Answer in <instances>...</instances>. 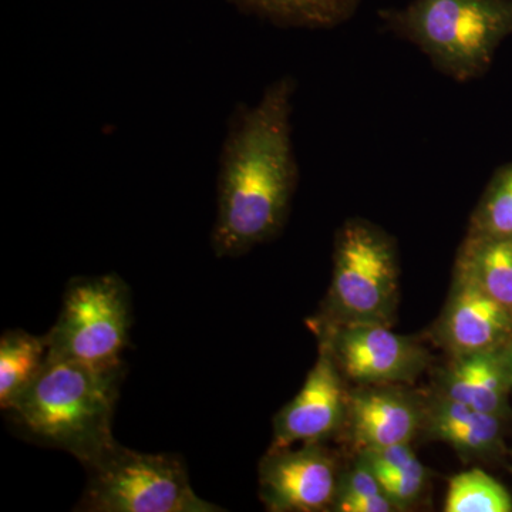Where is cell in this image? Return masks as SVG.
Instances as JSON below:
<instances>
[{
	"label": "cell",
	"mask_w": 512,
	"mask_h": 512,
	"mask_svg": "<svg viewBox=\"0 0 512 512\" xmlns=\"http://www.w3.org/2000/svg\"><path fill=\"white\" fill-rule=\"evenodd\" d=\"M295 86L291 76L281 77L232 120L222 147L211 235L218 258L247 254L284 227L298 185L292 140Z\"/></svg>",
	"instance_id": "cell-1"
},
{
	"label": "cell",
	"mask_w": 512,
	"mask_h": 512,
	"mask_svg": "<svg viewBox=\"0 0 512 512\" xmlns=\"http://www.w3.org/2000/svg\"><path fill=\"white\" fill-rule=\"evenodd\" d=\"M124 366L47 360L6 412L30 440L59 448L83 466L116 441L114 410Z\"/></svg>",
	"instance_id": "cell-2"
},
{
	"label": "cell",
	"mask_w": 512,
	"mask_h": 512,
	"mask_svg": "<svg viewBox=\"0 0 512 512\" xmlns=\"http://www.w3.org/2000/svg\"><path fill=\"white\" fill-rule=\"evenodd\" d=\"M384 29L420 49L440 73L466 83L483 76L512 35V0H412L380 10Z\"/></svg>",
	"instance_id": "cell-3"
},
{
	"label": "cell",
	"mask_w": 512,
	"mask_h": 512,
	"mask_svg": "<svg viewBox=\"0 0 512 512\" xmlns=\"http://www.w3.org/2000/svg\"><path fill=\"white\" fill-rule=\"evenodd\" d=\"M84 468L86 487L76 511H224L195 493L184 461L175 454L140 453L114 441Z\"/></svg>",
	"instance_id": "cell-4"
},
{
	"label": "cell",
	"mask_w": 512,
	"mask_h": 512,
	"mask_svg": "<svg viewBox=\"0 0 512 512\" xmlns=\"http://www.w3.org/2000/svg\"><path fill=\"white\" fill-rule=\"evenodd\" d=\"M399 296V259L393 239L366 220L340 227L333 251L332 284L322 322L340 325L390 326Z\"/></svg>",
	"instance_id": "cell-5"
},
{
	"label": "cell",
	"mask_w": 512,
	"mask_h": 512,
	"mask_svg": "<svg viewBox=\"0 0 512 512\" xmlns=\"http://www.w3.org/2000/svg\"><path fill=\"white\" fill-rule=\"evenodd\" d=\"M130 328V289L119 275L73 278L64 292L59 319L45 335L46 359L123 365Z\"/></svg>",
	"instance_id": "cell-6"
},
{
	"label": "cell",
	"mask_w": 512,
	"mask_h": 512,
	"mask_svg": "<svg viewBox=\"0 0 512 512\" xmlns=\"http://www.w3.org/2000/svg\"><path fill=\"white\" fill-rule=\"evenodd\" d=\"M316 329L343 377L363 386L412 382L429 366V352L390 326L360 323Z\"/></svg>",
	"instance_id": "cell-7"
},
{
	"label": "cell",
	"mask_w": 512,
	"mask_h": 512,
	"mask_svg": "<svg viewBox=\"0 0 512 512\" xmlns=\"http://www.w3.org/2000/svg\"><path fill=\"white\" fill-rule=\"evenodd\" d=\"M339 483L338 461L322 443L268 450L259 463V495L268 511L332 510Z\"/></svg>",
	"instance_id": "cell-8"
},
{
	"label": "cell",
	"mask_w": 512,
	"mask_h": 512,
	"mask_svg": "<svg viewBox=\"0 0 512 512\" xmlns=\"http://www.w3.org/2000/svg\"><path fill=\"white\" fill-rule=\"evenodd\" d=\"M346 407L345 377L328 346L320 342L318 360L301 392L276 414L269 450L323 443L345 424Z\"/></svg>",
	"instance_id": "cell-9"
},
{
	"label": "cell",
	"mask_w": 512,
	"mask_h": 512,
	"mask_svg": "<svg viewBox=\"0 0 512 512\" xmlns=\"http://www.w3.org/2000/svg\"><path fill=\"white\" fill-rule=\"evenodd\" d=\"M436 336L453 357L508 352L512 349V313L468 276L454 271Z\"/></svg>",
	"instance_id": "cell-10"
},
{
	"label": "cell",
	"mask_w": 512,
	"mask_h": 512,
	"mask_svg": "<svg viewBox=\"0 0 512 512\" xmlns=\"http://www.w3.org/2000/svg\"><path fill=\"white\" fill-rule=\"evenodd\" d=\"M424 410L413 396L389 386L370 384L348 394L343 426L357 451L410 443L423 430Z\"/></svg>",
	"instance_id": "cell-11"
},
{
	"label": "cell",
	"mask_w": 512,
	"mask_h": 512,
	"mask_svg": "<svg viewBox=\"0 0 512 512\" xmlns=\"http://www.w3.org/2000/svg\"><path fill=\"white\" fill-rule=\"evenodd\" d=\"M511 386L510 350L471 353L451 359L441 382V396L503 416Z\"/></svg>",
	"instance_id": "cell-12"
},
{
	"label": "cell",
	"mask_w": 512,
	"mask_h": 512,
	"mask_svg": "<svg viewBox=\"0 0 512 512\" xmlns=\"http://www.w3.org/2000/svg\"><path fill=\"white\" fill-rule=\"evenodd\" d=\"M423 430L466 456H484L500 446L501 416L480 412L441 396L424 410Z\"/></svg>",
	"instance_id": "cell-13"
},
{
	"label": "cell",
	"mask_w": 512,
	"mask_h": 512,
	"mask_svg": "<svg viewBox=\"0 0 512 512\" xmlns=\"http://www.w3.org/2000/svg\"><path fill=\"white\" fill-rule=\"evenodd\" d=\"M454 271L468 276L512 313V238L467 234Z\"/></svg>",
	"instance_id": "cell-14"
},
{
	"label": "cell",
	"mask_w": 512,
	"mask_h": 512,
	"mask_svg": "<svg viewBox=\"0 0 512 512\" xmlns=\"http://www.w3.org/2000/svg\"><path fill=\"white\" fill-rule=\"evenodd\" d=\"M232 5L279 26L330 29L348 22L362 0H229Z\"/></svg>",
	"instance_id": "cell-15"
},
{
	"label": "cell",
	"mask_w": 512,
	"mask_h": 512,
	"mask_svg": "<svg viewBox=\"0 0 512 512\" xmlns=\"http://www.w3.org/2000/svg\"><path fill=\"white\" fill-rule=\"evenodd\" d=\"M47 356L45 336L8 330L0 339V407L8 410L37 376Z\"/></svg>",
	"instance_id": "cell-16"
},
{
	"label": "cell",
	"mask_w": 512,
	"mask_h": 512,
	"mask_svg": "<svg viewBox=\"0 0 512 512\" xmlns=\"http://www.w3.org/2000/svg\"><path fill=\"white\" fill-rule=\"evenodd\" d=\"M446 512H511L510 493L483 470L464 471L448 483Z\"/></svg>",
	"instance_id": "cell-17"
},
{
	"label": "cell",
	"mask_w": 512,
	"mask_h": 512,
	"mask_svg": "<svg viewBox=\"0 0 512 512\" xmlns=\"http://www.w3.org/2000/svg\"><path fill=\"white\" fill-rule=\"evenodd\" d=\"M467 234L512 238V163L495 171L473 212Z\"/></svg>",
	"instance_id": "cell-18"
},
{
	"label": "cell",
	"mask_w": 512,
	"mask_h": 512,
	"mask_svg": "<svg viewBox=\"0 0 512 512\" xmlns=\"http://www.w3.org/2000/svg\"><path fill=\"white\" fill-rule=\"evenodd\" d=\"M375 474L383 493L400 508V511L417 503L429 478V471L420 463L419 458L410 466L379 471Z\"/></svg>",
	"instance_id": "cell-19"
},
{
	"label": "cell",
	"mask_w": 512,
	"mask_h": 512,
	"mask_svg": "<svg viewBox=\"0 0 512 512\" xmlns=\"http://www.w3.org/2000/svg\"><path fill=\"white\" fill-rule=\"evenodd\" d=\"M379 493H383V491L376 474L373 473L372 468L367 466L365 460L359 457L355 466L345 474H340L338 498H336L335 504L338 501L349 500V498L366 497V495Z\"/></svg>",
	"instance_id": "cell-20"
},
{
	"label": "cell",
	"mask_w": 512,
	"mask_h": 512,
	"mask_svg": "<svg viewBox=\"0 0 512 512\" xmlns=\"http://www.w3.org/2000/svg\"><path fill=\"white\" fill-rule=\"evenodd\" d=\"M332 510L339 512H393L400 511V508L386 494L379 493L338 501L333 505Z\"/></svg>",
	"instance_id": "cell-21"
},
{
	"label": "cell",
	"mask_w": 512,
	"mask_h": 512,
	"mask_svg": "<svg viewBox=\"0 0 512 512\" xmlns=\"http://www.w3.org/2000/svg\"><path fill=\"white\" fill-rule=\"evenodd\" d=\"M510 362H511V369H512V349L510 350Z\"/></svg>",
	"instance_id": "cell-22"
}]
</instances>
